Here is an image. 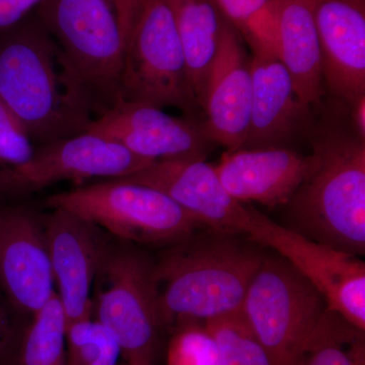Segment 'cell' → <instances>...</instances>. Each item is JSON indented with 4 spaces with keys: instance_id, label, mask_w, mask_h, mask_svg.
Instances as JSON below:
<instances>
[{
    "instance_id": "9a60e30c",
    "label": "cell",
    "mask_w": 365,
    "mask_h": 365,
    "mask_svg": "<svg viewBox=\"0 0 365 365\" xmlns=\"http://www.w3.org/2000/svg\"><path fill=\"white\" fill-rule=\"evenodd\" d=\"M253 79L251 57L240 34L225 20L220 49L206 83L203 128L227 151L244 148L249 134Z\"/></svg>"
},
{
    "instance_id": "7c38bea8",
    "label": "cell",
    "mask_w": 365,
    "mask_h": 365,
    "mask_svg": "<svg viewBox=\"0 0 365 365\" xmlns=\"http://www.w3.org/2000/svg\"><path fill=\"white\" fill-rule=\"evenodd\" d=\"M145 185L169 196L203 227L248 235L254 208L235 200L205 158L158 160L129 176L116 178Z\"/></svg>"
},
{
    "instance_id": "8fae6325",
    "label": "cell",
    "mask_w": 365,
    "mask_h": 365,
    "mask_svg": "<svg viewBox=\"0 0 365 365\" xmlns=\"http://www.w3.org/2000/svg\"><path fill=\"white\" fill-rule=\"evenodd\" d=\"M0 290L23 318L55 292L42 215L19 201L0 202Z\"/></svg>"
},
{
    "instance_id": "ba28073f",
    "label": "cell",
    "mask_w": 365,
    "mask_h": 365,
    "mask_svg": "<svg viewBox=\"0 0 365 365\" xmlns=\"http://www.w3.org/2000/svg\"><path fill=\"white\" fill-rule=\"evenodd\" d=\"M121 101L172 107L186 114L199 108L167 0H145L125 43Z\"/></svg>"
},
{
    "instance_id": "f1b7e54d",
    "label": "cell",
    "mask_w": 365,
    "mask_h": 365,
    "mask_svg": "<svg viewBox=\"0 0 365 365\" xmlns=\"http://www.w3.org/2000/svg\"><path fill=\"white\" fill-rule=\"evenodd\" d=\"M44 0H0V28L25 18Z\"/></svg>"
},
{
    "instance_id": "9c48e42d",
    "label": "cell",
    "mask_w": 365,
    "mask_h": 365,
    "mask_svg": "<svg viewBox=\"0 0 365 365\" xmlns=\"http://www.w3.org/2000/svg\"><path fill=\"white\" fill-rule=\"evenodd\" d=\"M153 163L110 139L85 132L36 146L26 163L0 169V202H16L64 181L129 176Z\"/></svg>"
},
{
    "instance_id": "1f68e13d",
    "label": "cell",
    "mask_w": 365,
    "mask_h": 365,
    "mask_svg": "<svg viewBox=\"0 0 365 365\" xmlns=\"http://www.w3.org/2000/svg\"><path fill=\"white\" fill-rule=\"evenodd\" d=\"M348 1H356V2H359V1H364V0H348Z\"/></svg>"
},
{
    "instance_id": "44dd1931",
    "label": "cell",
    "mask_w": 365,
    "mask_h": 365,
    "mask_svg": "<svg viewBox=\"0 0 365 365\" xmlns=\"http://www.w3.org/2000/svg\"><path fill=\"white\" fill-rule=\"evenodd\" d=\"M67 321L56 292L25 321L14 365H66Z\"/></svg>"
},
{
    "instance_id": "7402d4cb",
    "label": "cell",
    "mask_w": 365,
    "mask_h": 365,
    "mask_svg": "<svg viewBox=\"0 0 365 365\" xmlns=\"http://www.w3.org/2000/svg\"><path fill=\"white\" fill-rule=\"evenodd\" d=\"M294 365H365L364 332L329 312Z\"/></svg>"
},
{
    "instance_id": "e0dca14e",
    "label": "cell",
    "mask_w": 365,
    "mask_h": 365,
    "mask_svg": "<svg viewBox=\"0 0 365 365\" xmlns=\"http://www.w3.org/2000/svg\"><path fill=\"white\" fill-rule=\"evenodd\" d=\"M314 162L313 153L287 148H240L223 153L215 170L235 200L276 207L289 201Z\"/></svg>"
},
{
    "instance_id": "52a82bcc",
    "label": "cell",
    "mask_w": 365,
    "mask_h": 365,
    "mask_svg": "<svg viewBox=\"0 0 365 365\" xmlns=\"http://www.w3.org/2000/svg\"><path fill=\"white\" fill-rule=\"evenodd\" d=\"M45 204L66 209L127 242L174 245L203 227L163 192L120 179L54 194Z\"/></svg>"
},
{
    "instance_id": "d6a6232c",
    "label": "cell",
    "mask_w": 365,
    "mask_h": 365,
    "mask_svg": "<svg viewBox=\"0 0 365 365\" xmlns=\"http://www.w3.org/2000/svg\"><path fill=\"white\" fill-rule=\"evenodd\" d=\"M121 365H136V364H121Z\"/></svg>"
},
{
    "instance_id": "cb8c5ba5",
    "label": "cell",
    "mask_w": 365,
    "mask_h": 365,
    "mask_svg": "<svg viewBox=\"0 0 365 365\" xmlns=\"http://www.w3.org/2000/svg\"><path fill=\"white\" fill-rule=\"evenodd\" d=\"M203 324L217 344L220 365H272L241 311Z\"/></svg>"
},
{
    "instance_id": "5b68a950",
    "label": "cell",
    "mask_w": 365,
    "mask_h": 365,
    "mask_svg": "<svg viewBox=\"0 0 365 365\" xmlns=\"http://www.w3.org/2000/svg\"><path fill=\"white\" fill-rule=\"evenodd\" d=\"M93 285V318L112 336L125 364L157 365L168 329L155 262L127 242H111Z\"/></svg>"
},
{
    "instance_id": "3957f363",
    "label": "cell",
    "mask_w": 365,
    "mask_h": 365,
    "mask_svg": "<svg viewBox=\"0 0 365 365\" xmlns=\"http://www.w3.org/2000/svg\"><path fill=\"white\" fill-rule=\"evenodd\" d=\"M58 50L67 95L95 120L121 101L125 43L113 0H44L35 9Z\"/></svg>"
},
{
    "instance_id": "d4e9b609",
    "label": "cell",
    "mask_w": 365,
    "mask_h": 365,
    "mask_svg": "<svg viewBox=\"0 0 365 365\" xmlns=\"http://www.w3.org/2000/svg\"><path fill=\"white\" fill-rule=\"evenodd\" d=\"M120 357L117 343L93 316L67 325L66 365H121Z\"/></svg>"
},
{
    "instance_id": "83f0119b",
    "label": "cell",
    "mask_w": 365,
    "mask_h": 365,
    "mask_svg": "<svg viewBox=\"0 0 365 365\" xmlns=\"http://www.w3.org/2000/svg\"><path fill=\"white\" fill-rule=\"evenodd\" d=\"M23 319L0 297V365H14Z\"/></svg>"
},
{
    "instance_id": "2e32d148",
    "label": "cell",
    "mask_w": 365,
    "mask_h": 365,
    "mask_svg": "<svg viewBox=\"0 0 365 365\" xmlns=\"http://www.w3.org/2000/svg\"><path fill=\"white\" fill-rule=\"evenodd\" d=\"M323 81L352 106L365 96L364 1L316 0Z\"/></svg>"
},
{
    "instance_id": "ffe728a7",
    "label": "cell",
    "mask_w": 365,
    "mask_h": 365,
    "mask_svg": "<svg viewBox=\"0 0 365 365\" xmlns=\"http://www.w3.org/2000/svg\"><path fill=\"white\" fill-rule=\"evenodd\" d=\"M186 59L192 88L202 109L206 83L220 49L225 19L215 0H167Z\"/></svg>"
},
{
    "instance_id": "8992f818",
    "label": "cell",
    "mask_w": 365,
    "mask_h": 365,
    "mask_svg": "<svg viewBox=\"0 0 365 365\" xmlns=\"http://www.w3.org/2000/svg\"><path fill=\"white\" fill-rule=\"evenodd\" d=\"M329 312L319 290L277 253L265 254L241 307L272 365H294Z\"/></svg>"
},
{
    "instance_id": "4316f807",
    "label": "cell",
    "mask_w": 365,
    "mask_h": 365,
    "mask_svg": "<svg viewBox=\"0 0 365 365\" xmlns=\"http://www.w3.org/2000/svg\"><path fill=\"white\" fill-rule=\"evenodd\" d=\"M35 148L25 126L0 100V169L26 163Z\"/></svg>"
},
{
    "instance_id": "ac0fdd59",
    "label": "cell",
    "mask_w": 365,
    "mask_h": 365,
    "mask_svg": "<svg viewBox=\"0 0 365 365\" xmlns=\"http://www.w3.org/2000/svg\"><path fill=\"white\" fill-rule=\"evenodd\" d=\"M252 53L253 97L242 148H284L304 127L309 107L300 101L289 72L276 55Z\"/></svg>"
},
{
    "instance_id": "4dcf8cb0",
    "label": "cell",
    "mask_w": 365,
    "mask_h": 365,
    "mask_svg": "<svg viewBox=\"0 0 365 365\" xmlns=\"http://www.w3.org/2000/svg\"><path fill=\"white\" fill-rule=\"evenodd\" d=\"M351 108L357 135L360 140L365 141V96L360 97Z\"/></svg>"
},
{
    "instance_id": "5bb4252c",
    "label": "cell",
    "mask_w": 365,
    "mask_h": 365,
    "mask_svg": "<svg viewBox=\"0 0 365 365\" xmlns=\"http://www.w3.org/2000/svg\"><path fill=\"white\" fill-rule=\"evenodd\" d=\"M86 132L119 143L137 157L151 162L184 158H205L215 143L203 122L175 117L160 108L120 101L93 120Z\"/></svg>"
},
{
    "instance_id": "277c9868",
    "label": "cell",
    "mask_w": 365,
    "mask_h": 365,
    "mask_svg": "<svg viewBox=\"0 0 365 365\" xmlns=\"http://www.w3.org/2000/svg\"><path fill=\"white\" fill-rule=\"evenodd\" d=\"M314 162L285 204L287 227L359 257L365 252V143L326 132L313 143Z\"/></svg>"
},
{
    "instance_id": "4fadbf2b",
    "label": "cell",
    "mask_w": 365,
    "mask_h": 365,
    "mask_svg": "<svg viewBox=\"0 0 365 365\" xmlns=\"http://www.w3.org/2000/svg\"><path fill=\"white\" fill-rule=\"evenodd\" d=\"M42 215L46 242L67 325L93 316L91 292L111 244L105 230L64 208Z\"/></svg>"
},
{
    "instance_id": "603a6c76",
    "label": "cell",
    "mask_w": 365,
    "mask_h": 365,
    "mask_svg": "<svg viewBox=\"0 0 365 365\" xmlns=\"http://www.w3.org/2000/svg\"><path fill=\"white\" fill-rule=\"evenodd\" d=\"M225 20L248 43L252 52L278 57L275 0H215ZM279 58V57H278Z\"/></svg>"
},
{
    "instance_id": "6da1fadb",
    "label": "cell",
    "mask_w": 365,
    "mask_h": 365,
    "mask_svg": "<svg viewBox=\"0 0 365 365\" xmlns=\"http://www.w3.org/2000/svg\"><path fill=\"white\" fill-rule=\"evenodd\" d=\"M241 235L208 230L172 245L155 263L160 312L168 331L241 311L265 254Z\"/></svg>"
},
{
    "instance_id": "30bf717a",
    "label": "cell",
    "mask_w": 365,
    "mask_h": 365,
    "mask_svg": "<svg viewBox=\"0 0 365 365\" xmlns=\"http://www.w3.org/2000/svg\"><path fill=\"white\" fill-rule=\"evenodd\" d=\"M249 239L274 250L323 295L329 311L365 331V264L355 255L313 241L253 210Z\"/></svg>"
},
{
    "instance_id": "7a4b0ae2",
    "label": "cell",
    "mask_w": 365,
    "mask_h": 365,
    "mask_svg": "<svg viewBox=\"0 0 365 365\" xmlns=\"http://www.w3.org/2000/svg\"><path fill=\"white\" fill-rule=\"evenodd\" d=\"M0 100L35 146L85 133L93 122L67 95L57 46L35 9L0 28Z\"/></svg>"
},
{
    "instance_id": "d6986e66",
    "label": "cell",
    "mask_w": 365,
    "mask_h": 365,
    "mask_svg": "<svg viewBox=\"0 0 365 365\" xmlns=\"http://www.w3.org/2000/svg\"><path fill=\"white\" fill-rule=\"evenodd\" d=\"M278 57L287 67L295 91L307 107L324 96L316 0H275Z\"/></svg>"
},
{
    "instance_id": "484cf974",
    "label": "cell",
    "mask_w": 365,
    "mask_h": 365,
    "mask_svg": "<svg viewBox=\"0 0 365 365\" xmlns=\"http://www.w3.org/2000/svg\"><path fill=\"white\" fill-rule=\"evenodd\" d=\"M165 344V365H220L217 344L200 322H188L170 330Z\"/></svg>"
},
{
    "instance_id": "f546056e",
    "label": "cell",
    "mask_w": 365,
    "mask_h": 365,
    "mask_svg": "<svg viewBox=\"0 0 365 365\" xmlns=\"http://www.w3.org/2000/svg\"><path fill=\"white\" fill-rule=\"evenodd\" d=\"M144 2L145 0H113L124 43L128 39L129 34L143 9Z\"/></svg>"
}]
</instances>
